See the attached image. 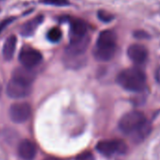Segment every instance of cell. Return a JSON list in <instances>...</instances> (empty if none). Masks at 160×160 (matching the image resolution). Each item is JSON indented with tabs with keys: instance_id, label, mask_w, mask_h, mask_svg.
<instances>
[{
	"instance_id": "9a60e30c",
	"label": "cell",
	"mask_w": 160,
	"mask_h": 160,
	"mask_svg": "<svg viewBox=\"0 0 160 160\" xmlns=\"http://www.w3.org/2000/svg\"><path fill=\"white\" fill-rule=\"evenodd\" d=\"M43 4L47 5H53V6H65L68 5L67 0H42Z\"/></svg>"
},
{
	"instance_id": "ba28073f",
	"label": "cell",
	"mask_w": 160,
	"mask_h": 160,
	"mask_svg": "<svg viewBox=\"0 0 160 160\" xmlns=\"http://www.w3.org/2000/svg\"><path fill=\"white\" fill-rule=\"evenodd\" d=\"M19 59L24 67L28 69H33L34 67H36L38 64L41 63L42 59V56L38 50L34 48L25 47L22 49L20 53Z\"/></svg>"
},
{
	"instance_id": "8fae6325",
	"label": "cell",
	"mask_w": 160,
	"mask_h": 160,
	"mask_svg": "<svg viewBox=\"0 0 160 160\" xmlns=\"http://www.w3.org/2000/svg\"><path fill=\"white\" fill-rule=\"evenodd\" d=\"M71 39H78L87 36V25L81 19H72L70 22Z\"/></svg>"
},
{
	"instance_id": "7c38bea8",
	"label": "cell",
	"mask_w": 160,
	"mask_h": 160,
	"mask_svg": "<svg viewBox=\"0 0 160 160\" xmlns=\"http://www.w3.org/2000/svg\"><path fill=\"white\" fill-rule=\"evenodd\" d=\"M42 20H43V17L42 15H40V16H37L29 21H28L27 23H25L23 25V27L21 28V33L24 36L32 35L35 32V30L37 29V28L41 25Z\"/></svg>"
},
{
	"instance_id": "ac0fdd59",
	"label": "cell",
	"mask_w": 160,
	"mask_h": 160,
	"mask_svg": "<svg viewBox=\"0 0 160 160\" xmlns=\"http://www.w3.org/2000/svg\"><path fill=\"white\" fill-rule=\"evenodd\" d=\"M12 21H13V18H8V19H6V20H4L0 23V33H1L3 31V29L6 28Z\"/></svg>"
},
{
	"instance_id": "9c48e42d",
	"label": "cell",
	"mask_w": 160,
	"mask_h": 160,
	"mask_svg": "<svg viewBox=\"0 0 160 160\" xmlns=\"http://www.w3.org/2000/svg\"><path fill=\"white\" fill-rule=\"evenodd\" d=\"M129 58L137 65H142L148 58V50L142 44L135 43L129 46L127 50Z\"/></svg>"
},
{
	"instance_id": "7a4b0ae2",
	"label": "cell",
	"mask_w": 160,
	"mask_h": 160,
	"mask_svg": "<svg viewBox=\"0 0 160 160\" xmlns=\"http://www.w3.org/2000/svg\"><path fill=\"white\" fill-rule=\"evenodd\" d=\"M23 66V68H17L12 76V79L7 85V94L12 99H22L28 96L31 92V85L34 79V73L31 71Z\"/></svg>"
},
{
	"instance_id": "4fadbf2b",
	"label": "cell",
	"mask_w": 160,
	"mask_h": 160,
	"mask_svg": "<svg viewBox=\"0 0 160 160\" xmlns=\"http://www.w3.org/2000/svg\"><path fill=\"white\" fill-rule=\"evenodd\" d=\"M16 43H17V39L14 35L10 36L3 46V57L6 60H11L13 58L15 49H16Z\"/></svg>"
},
{
	"instance_id": "277c9868",
	"label": "cell",
	"mask_w": 160,
	"mask_h": 160,
	"mask_svg": "<svg viewBox=\"0 0 160 160\" xmlns=\"http://www.w3.org/2000/svg\"><path fill=\"white\" fill-rule=\"evenodd\" d=\"M146 75L138 68H129L122 71L117 76L118 84L129 92H141L146 86Z\"/></svg>"
},
{
	"instance_id": "6da1fadb",
	"label": "cell",
	"mask_w": 160,
	"mask_h": 160,
	"mask_svg": "<svg viewBox=\"0 0 160 160\" xmlns=\"http://www.w3.org/2000/svg\"><path fill=\"white\" fill-rule=\"evenodd\" d=\"M120 130L125 135H130L135 140L146 138L151 131V126L142 112L134 110L124 114L119 122Z\"/></svg>"
},
{
	"instance_id": "8992f818",
	"label": "cell",
	"mask_w": 160,
	"mask_h": 160,
	"mask_svg": "<svg viewBox=\"0 0 160 160\" xmlns=\"http://www.w3.org/2000/svg\"><path fill=\"white\" fill-rule=\"evenodd\" d=\"M97 151L106 156L116 153H124L127 151V145L121 139H105L96 145Z\"/></svg>"
},
{
	"instance_id": "2e32d148",
	"label": "cell",
	"mask_w": 160,
	"mask_h": 160,
	"mask_svg": "<svg viewBox=\"0 0 160 160\" xmlns=\"http://www.w3.org/2000/svg\"><path fill=\"white\" fill-rule=\"evenodd\" d=\"M98 17L103 22H109L113 19V16L106 11H100L98 12Z\"/></svg>"
},
{
	"instance_id": "e0dca14e",
	"label": "cell",
	"mask_w": 160,
	"mask_h": 160,
	"mask_svg": "<svg viewBox=\"0 0 160 160\" xmlns=\"http://www.w3.org/2000/svg\"><path fill=\"white\" fill-rule=\"evenodd\" d=\"M75 160H93V156L91 152H85L81 154H79Z\"/></svg>"
},
{
	"instance_id": "ffe728a7",
	"label": "cell",
	"mask_w": 160,
	"mask_h": 160,
	"mask_svg": "<svg viewBox=\"0 0 160 160\" xmlns=\"http://www.w3.org/2000/svg\"><path fill=\"white\" fill-rule=\"evenodd\" d=\"M1 93H2V86L0 84V95H1Z\"/></svg>"
},
{
	"instance_id": "d6986e66",
	"label": "cell",
	"mask_w": 160,
	"mask_h": 160,
	"mask_svg": "<svg viewBox=\"0 0 160 160\" xmlns=\"http://www.w3.org/2000/svg\"><path fill=\"white\" fill-rule=\"evenodd\" d=\"M44 160H60L59 158H56V157H47Z\"/></svg>"
},
{
	"instance_id": "52a82bcc",
	"label": "cell",
	"mask_w": 160,
	"mask_h": 160,
	"mask_svg": "<svg viewBox=\"0 0 160 160\" xmlns=\"http://www.w3.org/2000/svg\"><path fill=\"white\" fill-rule=\"evenodd\" d=\"M31 107L28 103H15L10 108V118L16 123H23L27 122L31 116Z\"/></svg>"
},
{
	"instance_id": "5bb4252c",
	"label": "cell",
	"mask_w": 160,
	"mask_h": 160,
	"mask_svg": "<svg viewBox=\"0 0 160 160\" xmlns=\"http://www.w3.org/2000/svg\"><path fill=\"white\" fill-rule=\"evenodd\" d=\"M61 31L58 28H51L47 33V39L52 42H57L61 39Z\"/></svg>"
},
{
	"instance_id": "5b68a950",
	"label": "cell",
	"mask_w": 160,
	"mask_h": 160,
	"mask_svg": "<svg viewBox=\"0 0 160 160\" xmlns=\"http://www.w3.org/2000/svg\"><path fill=\"white\" fill-rule=\"evenodd\" d=\"M90 43L89 36H85L78 39H71L70 43L65 51V60H79L80 58L85 55Z\"/></svg>"
},
{
	"instance_id": "30bf717a",
	"label": "cell",
	"mask_w": 160,
	"mask_h": 160,
	"mask_svg": "<svg viewBox=\"0 0 160 160\" xmlns=\"http://www.w3.org/2000/svg\"><path fill=\"white\" fill-rule=\"evenodd\" d=\"M18 153L23 160H33L37 153V147L31 140L24 139L18 146Z\"/></svg>"
},
{
	"instance_id": "3957f363",
	"label": "cell",
	"mask_w": 160,
	"mask_h": 160,
	"mask_svg": "<svg viewBox=\"0 0 160 160\" xmlns=\"http://www.w3.org/2000/svg\"><path fill=\"white\" fill-rule=\"evenodd\" d=\"M116 48L117 36L115 32L110 29L103 30L96 41L94 57L100 61H108L114 57Z\"/></svg>"
}]
</instances>
